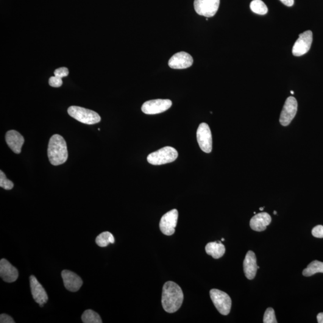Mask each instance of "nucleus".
Instances as JSON below:
<instances>
[{
  "label": "nucleus",
  "instance_id": "obj_7",
  "mask_svg": "<svg viewBox=\"0 0 323 323\" xmlns=\"http://www.w3.org/2000/svg\"><path fill=\"white\" fill-rule=\"evenodd\" d=\"M197 143L203 152L210 153L212 151V135L210 127L206 123L200 124L196 132Z\"/></svg>",
  "mask_w": 323,
  "mask_h": 323
},
{
  "label": "nucleus",
  "instance_id": "obj_23",
  "mask_svg": "<svg viewBox=\"0 0 323 323\" xmlns=\"http://www.w3.org/2000/svg\"><path fill=\"white\" fill-rule=\"evenodd\" d=\"M82 322L84 323H101V317L98 314L93 310H86L83 313L82 316Z\"/></svg>",
  "mask_w": 323,
  "mask_h": 323
},
{
  "label": "nucleus",
  "instance_id": "obj_6",
  "mask_svg": "<svg viewBox=\"0 0 323 323\" xmlns=\"http://www.w3.org/2000/svg\"><path fill=\"white\" fill-rule=\"evenodd\" d=\"M220 1V0H194V10L200 16L213 17L219 10Z\"/></svg>",
  "mask_w": 323,
  "mask_h": 323
},
{
  "label": "nucleus",
  "instance_id": "obj_18",
  "mask_svg": "<svg viewBox=\"0 0 323 323\" xmlns=\"http://www.w3.org/2000/svg\"><path fill=\"white\" fill-rule=\"evenodd\" d=\"M271 216L267 213H260L256 214L250 221V225L253 230L261 232L266 230V227L271 224Z\"/></svg>",
  "mask_w": 323,
  "mask_h": 323
},
{
  "label": "nucleus",
  "instance_id": "obj_8",
  "mask_svg": "<svg viewBox=\"0 0 323 323\" xmlns=\"http://www.w3.org/2000/svg\"><path fill=\"white\" fill-rule=\"evenodd\" d=\"M313 40V32L310 30L306 31L299 34V38L296 41L292 49V54L295 57H301L306 54L310 51Z\"/></svg>",
  "mask_w": 323,
  "mask_h": 323
},
{
  "label": "nucleus",
  "instance_id": "obj_2",
  "mask_svg": "<svg viewBox=\"0 0 323 323\" xmlns=\"http://www.w3.org/2000/svg\"><path fill=\"white\" fill-rule=\"evenodd\" d=\"M47 155L50 162L53 165H62L67 160V146L62 136L55 134L50 139Z\"/></svg>",
  "mask_w": 323,
  "mask_h": 323
},
{
  "label": "nucleus",
  "instance_id": "obj_12",
  "mask_svg": "<svg viewBox=\"0 0 323 323\" xmlns=\"http://www.w3.org/2000/svg\"><path fill=\"white\" fill-rule=\"evenodd\" d=\"M194 60L190 54L185 52L177 53L169 60V67L173 69H185L190 67Z\"/></svg>",
  "mask_w": 323,
  "mask_h": 323
},
{
  "label": "nucleus",
  "instance_id": "obj_3",
  "mask_svg": "<svg viewBox=\"0 0 323 323\" xmlns=\"http://www.w3.org/2000/svg\"><path fill=\"white\" fill-rule=\"evenodd\" d=\"M177 157V150L173 147L167 146L150 153L147 157V161L152 165H160L172 162Z\"/></svg>",
  "mask_w": 323,
  "mask_h": 323
},
{
  "label": "nucleus",
  "instance_id": "obj_31",
  "mask_svg": "<svg viewBox=\"0 0 323 323\" xmlns=\"http://www.w3.org/2000/svg\"><path fill=\"white\" fill-rule=\"evenodd\" d=\"M317 321L319 323H323V313H321L318 314V316L317 317Z\"/></svg>",
  "mask_w": 323,
  "mask_h": 323
},
{
  "label": "nucleus",
  "instance_id": "obj_15",
  "mask_svg": "<svg viewBox=\"0 0 323 323\" xmlns=\"http://www.w3.org/2000/svg\"><path fill=\"white\" fill-rule=\"evenodd\" d=\"M0 276L5 282L13 283L17 280L19 273L18 269L9 261L2 258L0 261Z\"/></svg>",
  "mask_w": 323,
  "mask_h": 323
},
{
  "label": "nucleus",
  "instance_id": "obj_1",
  "mask_svg": "<svg viewBox=\"0 0 323 323\" xmlns=\"http://www.w3.org/2000/svg\"><path fill=\"white\" fill-rule=\"evenodd\" d=\"M184 300L182 289L177 284L168 281L163 287L162 304L164 310L168 313H174L179 310Z\"/></svg>",
  "mask_w": 323,
  "mask_h": 323
},
{
  "label": "nucleus",
  "instance_id": "obj_19",
  "mask_svg": "<svg viewBox=\"0 0 323 323\" xmlns=\"http://www.w3.org/2000/svg\"><path fill=\"white\" fill-rule=\"evenodd\" d=\"M205 252L207 255L212 256L214 258H219L224 256L226 249L224 244L218 241L209 242L205 247Z\"/></svg>",
  "mask_w": 323,
  "mask_h": 323
},
{
  "label": "nucleus",
  "instance_id": "obj_25",
  "mask_svg": "<svg viewBox=\"0 0 323 323\" xmlns=\"http://www.w3.org/2000/svg\"><path fill=\"white\" fill-rule=\"evenodd\" d=\"M264 323H277L276 317H275L274 309L268 308L265 311L263 317Z\"/></svg>",
  "mask_w": 323,
  "mask_h": 323
},
{
  "label": "nucleus",
  "instance_id": "obj_11",
  "mask_svg": "<svg viewBox=\"0 0 323 323\" xmlns=\"http://www.w3.org/2000/svg\"><path fill=\"white\" fill-rule=\"evenodd\" d=\"M297 111V102L293 97H289L286 99L285 105L281 111L280 122L284 127L288 126L294 118Z\"/></svg>",
  "mask_w": 323,
  "mask_h": 323
},
{
  "label": "nucleus",
  "instance_id": "obj_10",
  "mask_svg": "<svg viewBox=\"0 0 323 323\" xmlns=\"http://www.w3.org/2000/svg\"><path fill=\"white\" fill-rule=\"evenodd\" d=\"M179 213L176 209H174L164 214L162 217L160 224L161 232L164 235L171 236L175 233Z\"/></svg>",
  "mask_w": 323,
  "mask_h": 323
},
{
  "label": "nucleus",
  "instance_id": "obj_29",
  "mask_svg": "<svg viewBox=\"0 0 323 323\" xmlns=\"http://www.w3.org/2000/svg\"><path fill=\"white\" fill-rule=\"evenodd\" d=\"M0 323H15L14 320L9 315L2 314L0 316Z\"/></svg>",
  "mask_w": 323,
  "mask_h": 323
},
{
  "label": "nucleus",
  "instance_id": "obj_16",
  "mask_svg": "<svg viewBox=\"0 0 323 323\" xmlns=\"http://www.w3.org/2000/svg\"><path fill=\"white\" fill-rule=\"evenodd\" d=\"M244 272L247 279L253 280L256 277L258 269L260 268L257 264L255 253L252 251L247 252L243 263Z\"/></svg>",
  "mask_w": 323,
  "mask_h": 323
},
{
  "label": "nucleus",
  "instance_id": "obj_9",
  "mask_svg": "<svg viewBox=\"0 0 323 323\" xmlns=\"http://www.w3.org/2000/svg\"><path fill=\"white\" fill-rule=\"evenodd\" d=\"M172 101L169 99H153L144 102L141 110L147 115H157L168 110L172 106Z\"/></svg>",
  "mask_w": 323,
  "mask_h": 323
},
{
  "label": "nucleus",
  "instance_id": "obj_28",
  "mask_svg": "<svg viewBox=\"0 0 323 323\" xmlns=\"http://www.w3.org/2000/svg\"><path fill=\"white\" fill-rule=\"evenodd\" d=\"M68 74V69L66 67H61L55 69V71H54L55 76L59 77L61 78V79H63V77L67 76Z\"/></svg>",
  "mask_w": 323,
  "mask_h": 323
},
{
  "label": "nucleus",
  "instance_id": "obj_22",
  "mask_svg": "<svg viewBox=\"0 0 323 323\" xmlns=\"http://www.w3.org/2000/svg\"><path fill=\"white\" fill-rule=\"evenodd\" d=\"M250 7L253 12L258 15H264L268 12V7L261 0H253Z\"/></svg>",
  "mask_w": 323,
  "mask_h": 323
},
{
  "label": "nucleus",
  "instance_id": "obj_20",
  "mask_svg": "<svg viewBox=\"0 0 323 323\" xmlns=\"http://www.w3.org/2000/svg\"><path fill=\"white\" fill-rule=\"evenodd\" d=\"M317 273H323V262L315 260L308 264L307 268L303 270V276L311 277Z\"/></svg>",
  "mask_w": 323,
  "mask_h": 323
},
{
  "label": "nucleus",
  "instance_id": "obj_4",
  "mask_svg": "<svg viewBox=\"0 0 323 323\" xmlns=\"http://www.w3.org/2000/svg\"><path fill=\"white\" fill-rule=\"evenodd\" d=\"M69 115L84 124L93 125L101 121V117L95 111L86 108L71 106L68 109Z\"/></svg>",
  "mask_w": 323,
  "mask_h": 323
},
{
  "label": "nucleus",
  "instance_id": "obj_17",
  "mask_svg": "<svg viewBox=\"0 0 323 323\" xmlns=\"http://www.w3.org/2000/svg\"><path fill=\"white\" fill-rule=\"evenodd\" d=\"M5 140L11 150L16 154L21 152L22 147L24 143V138L16 130H9L5 135Z\"/></svg>",
  "mask_w": 323,
  "mask_h": 323
},
{
  "label": "nucleus",
  "instance_id": "obj_26",
  "mask_svg": "<svg viewBox=\"0 0 323 323\" xmlns=\"http://www.w3.org/2000/svg\"><path fill=\"white\" fill-rule=\"evenodd\" d=\"M49 85L54 88H60L63 85V80L58 76H52L49 79Z\"/></svg>",
  "mask_w": 323,
  "mask_h": 323
},
{
  "label": "nucleus",
  "instance_id": "obj_32",
  "mask_svg": "<svg viewBox=\"0 0 323 323\" xmlns=\"http://www.w3.org/2000/svg\"><path fill=\"white\" fill-rule=\"evenodd\" d=\"M264 210V207H261L260 208V211H263Z\"/></svg>",
  "mask_w": 323,
  "mask_h": 323
},
{
  "label": "nucleus",
  "instance_id": "obj_21",
  "mask_svg": "<svg viewBox=\"0 0 323 323\" xmlns=\"http://www.w3.org/2000/svg\"><path fill=\"white\" fill-rule=\"evenodd\" d=\"M115 241L113 234L109 232H104L99 234L96 239V244L100 247H107L110 244L115 243Z\"/></svg>",
  "mask_w": 323,
  "mask_h": 323
},
{
  "label": "nucleus",
  "instance_id": "obj_30",
  "mask_svg": "<svg viewBox=\"0 0 323 323\" xmlns=\"http://www.w3.org/2000/svg\"><path fill=\"white\" fill-rule=\"evenodd\" d=\"M280 1L288 7L293 6L294 2V0H280Z\"/></svg>",
  "mask_w": 323,
  "mask_h": 323
},
{
  "label": "nucleus",
  "instance_id": "obj_27",
  "mask_svg": "<svg viewBox=\"0 0 323 323\" xmlns=\"http://www.w3.org/2000/svg\"><path fill=\"white\" fill-rule=\"evenodd\" d=\"M312 234L314 237L323 238V226L318 225L312 230Z\"/></svg>",
  "mask_w": 323,
  "mask_h": 323
},
{
  "label": "nucleus",
  "instance_id": "obj_35",
  "mask_svg": "<svg viewBox=\"0 0 323 323\" xmlns=\"http://www.w3.org/2000/svg\"><path fill=\"white\" fill-rule=\"evenodd\" d=\"M225 241V239H224V238H222V241Z\"/></svg>",
  "mask_w": 323,
  "mask_h": 323
},
{
  "label": "nucleus",
  "instance_id": "obj_14",
  "mask_svg": "<svg viewBox=\"0 0 323 323\" xmlns=\"http://www.w3.org/2000/svg\"><path fill=\"white\" fill-rule=\"evenodd\" d=\"M64 281V285L68 291L76 292L79 291L83 285V281L81 278L73 272L68 270H64L61 273Z\"/></svg>",
  "mask_w": 323,
  "mask_h": 323
},
{
  "label": "nucleus",
  "instance_id": "obj_5",
  "mask_svg": "<svg viewBox=\"0 0 323 323\" xmlns=\"http://www.w3.org/2000/svg\"><path fill=\"white\" fill-rule=\"evenodd\" d=\"M211 300L217 310L224 316L230 313L232 300L229 295L218 289H212L210 291Z\"/></svg>",
  "mask_w": 323,
  "mask_h": 323
},
{
  "label": "nucleus",
  "instance_id": "obj_33",
  "mask_svg": "<svg viewBox=\"0 0 323 323\" xmlns=\"http://www.w3.org/2000/svg\"><path fill=\"white\" fill-rule=\"evenodd\" d=\"M274 214H275V215H276V214H277V211H274Z\"/></svg>",
  "mask_w": 323,
  "mask_h": 323
},
{
  "label": "nucleus",
  "instance_id": "obj_34",
  "mask_svg": "<svg viewBox=\"0 0 323 323\" xmlns=\"http://www.w3.org/2000/svg\"><path fill=\"white\" fill-rule=\"evenodd\" d=\"M291 94H294V92L293 91H291Z\"/></svg>",
  "mask_w": 323,
  "mask_h": 323
},
{
  "label": "nucleus",
  "instance_id": "obj_13",
  "mask_svg": "<svg viewBox=\"0 0 323 323\" xmlns=\"http://www.w3.org/2000/svg\"><path fill=\"white\" fill-rule=\"evenodd\" d=\"M30 287L35 301L40 305V307H43L44 303H46L48 300V296L45 290L34 275L30 277Z\"/></svg>",
  "mask_w": 323,
  "mask_h": 323
},
{
  "label": "nucleus",
  "instance_id": "obj_24",
  "mask_svg": "<svg viewBox=\"0 0 323 323\" xmlns=\"http://www.w3.org/2000/svg\"><path fill=\"white\" fill-rule=\"evenodd\" d=\"M13 186L12 181L7 179L3 172L0 171V187L5 190H11L13 188Z\"/></svg>",
  "mask_w": 323,
  "mask_h": 323
}]
</instances>
